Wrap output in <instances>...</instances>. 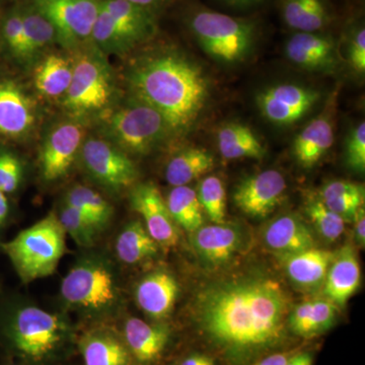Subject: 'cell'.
Wrapping results in <instances>:
<instances>
[{
    "mask_svg": "<svg viewBox=\"0 0 365 365\" xmlns=\"http://www.w3.org/2000/svg\"><path fill=\"white\" fill-rule=\"evenodd\" d=\"M79 153L86 172L106 188L120 191L135 184L138 177L135 165L109 140L86 139Z\"/></svg>",
    "mask_w": 365,
    "mask_h": 365,
    "instance_id": "10",
    "label": "cell"
},
{
    "mask_svg": "<svg viewBox=\"0 0 365 365\" xmlns=\"http://www.w3.org/2000/svg\"><path fill=\"white\" fill-rule=\"evenodd\" d=\"M103 0H30L50 21L56 39L67 47H76L91 40Z\"/></svg>",
    "mask_w": 365,
    "mask_h": 365,
    "instance_id": "9",
    "label": "cell"
},
{
    "mask_svg": "<svg viewBox=\"0 0 365 365\" xmlns=\"http://www.w3.org/2000/svg\"><path fill=\"white\" fill-rule=\"evenodd\" d=\"M9 210V200H7L6 193L0 191V227L6 222Z\"/></svg>",
    "mask_w": 365,
    "mask_h": 365,
    "instance_id": "50",
    "label": "cell"
},
{
    "mask_svg": "<svg viewBox=\"0 0 365 365\" xmlns=\"http://www.w3.org/2000/svg\"><path fill=\"white\" fill-rule=\"evenodd\" d=\"M306 210L307 215L313 222L319 234L325 237L327 241H336L344 232V220L330 208L327 207L323 200L314 199L309 201Z\"/></svg>",
    "mask_w": 365,
    "mask_h": 365,
    "instance_id": "38",
    "label": "cell"
},
{
    "mask_svg": "<svg viewBox=\"0 0 365 365\" xmlns=\"http://www.w3.org/2000/svg\"><path fill=\"white\" fill-rule=\"evenodd\" d=\"M348 57L352 68L359 73L365 71V30L359 26L353 29L348 45Z\"/></svg>",
    "mask_w": 365,
    "mask_h": 365,
    "instance_id": "43",
    "label": "cell"
},
{
    "mask_svg": "<svg viewBox=\"0 0 365 365\" xmlns=\"http://www.w3.org/2000/svg\"><path fill=\"white\" fill-rule=\"evenodd\" d=\"M100 51L79 53L73 61L71 86L64 106L76 114L102 111L114 96L111 71Z\"/></svg>",
    "mask_w": 365,
    "mask_h": 365,
    "instance_id": "8",
    "label": "cell"
},
{
    "mask_svg": "<svg viewBox=\"0 0 365 365\" xmlns=\"http://www.w3.org/2000/svg\"><path fill=\"white\" fill-rule=\"evenodd\" d=\"M131 4L148 9L150 13L157 16L158 11H162L165 6H169L173 0H128Z\"/></svg>",
    "mask_w": 365,
    "mask_h": 365,
    "instance_id": "46",
    "label": "cell"
},
{
    "mask_svg": "<svg viewBox=\"0 0 365 365\" xmlns=\"http://www.w3.org/2000/svg\"><path fill=\"white\" fill-rule=\"evenodd\" d=\"M66 232L50 212L11 241L0 245L24 282L52 275L66 252Z\"/></svg>",
    "mask_w": 365,
    "mask_h": 365,
    "instance_id": "3",
    "label": "cell"
},
{
    "mask_svg": "<svg viewBox=\"0 0 365 365\" xmlns=\"http://www.w3.org/2000/svg\"><path fill=\"white\" fill-rule=\"evenodd\" d=\"M25 38L26 61L35 58L56 39L50 21L31 4L21 6Z\"/></svg>",
    "mask_w": 365,
    "mask_h": 365,
    "instance_id": "32",
    "label": "cell"
},
{
    "mask_svg": "<svg viewBox=\"0 0 365 365\" xmlns=\"http://www.w3.org/2000/svg\"><path fill=\"white\" fill-rule=\"evenodd\" d=\"M71 328L60 314L26 306L14 313L7 336L14 349L33 362L52 359L66 344Z\"/></svg>",
    "mask_w": 365,
    "mask_h": 365,
    "instance_id": "5",
    "label": "cell"
},
{
    "mask_svg": "<svg viewBox=\"0 0 365 365\" xmlns=\"http://www.w3.org/2000/svg\"><path fill=\"white\" fill-rule=\"evenodd\" d=\"M204 212L213 223L225 222L227 215V193L220 178L209 176L201 182L197 193Z\"/></svg>",
    "mask_w": 365,
    "mask_h": 365,
    "instance_id": "37",
    "label": "cell"
},
{
    "mask_svg": "<svg viewBox=\"0 0 365 365\" xmlns=\"http://www.w3.org/2000/svg\"><path fill=\"white\" fill-rule=\"evenodd\" d=\"M314 357L311 353L302 352L292 355L285 365H313Z\"/></svg>",
    "mask_w": 365,
    "mask_h": 365,
    "instance_id": "48",
    "label": "cell"
},
{
    "mask_svg": "<svg viewBox=\"0 0 365 365\" xmlns=\"http://www.w3.org/2000/svg\"><path fill=\"white\" fill-rule=\"evenodd\" d=\"M361 272L357 255L351 246L343 247L334 256L324 282V294L336 306H345L360 287Z\"/></svg>",
    "mask_w": 365,
    "mask_h": 365,
    "instance_id": "19",
    "label": "cell"
},
{
    "mask_svg": "<svg viewBox=\"0 0 365 365\" xmlns=\"http://www.w3.org/2000/svg\"><path fill=\"white\" fill-rule=\"evenodd\" d=\"M73 73V61L64 55L52 53L36 67L34 83L41 95L47 98L66 96Z\"/></svg>",
    "mask_w": 365,
    "mask_h": 365,
    "instance_id": "28",
    "label": "cell"
},
{
    "mask_svg": "<svg viewBox=\"0 0 365 365\" xmlns=\"http://www.w3.org/2000/svg\"><path fill=\"white\" fill-rule=\"evenodd\" d=\"M333 253L327 250L312 248L300 253L280 257L288 277L302 287H316L325 282L332 264Z\"/></svg>",
    "mask_w": 365,
    "mask_h": 365,
    "instance_id": "23",
    "label": "cell"
},
{
    "mask_svg": "<svg viewBox=\"0 0 365 365\" xmlns=\"http://www.w3.org/2000/svg\"><path fill=\"white\" fill-rule=\"evenodd\" d=\"M264 241L269 249L280 257L300 253L314 248L311 230L299 216H279L269 223L264 232Z\"/></svg>",
    "mask_w": 365,
    "mask_h": 365,
    "instance_id": "21",
    "label": "cell"
},
{
    "mask_svg": "<svg viewBox=\"0 0 365 365\" xmlns=\"http://www.w3.org/2000/svg\"><path fill=\"white\" fill-rule=\"evenodd\" d=\"M106 136L125 153L146 155L170 133L162 115L134 98L104 120Z\"/></svg>",
    "mask_w": 365,
    "mask_h": 365,
    "instance_id": "6",
    "label": "cell"
},
{
    "mask_svg": "<svg viewBox=\"0 0 365 365\" xmlns=\"http://www.w3.org/2000/svg\"><path fill=\"white\" fill-rule=\"evenodd\" d=\"M2 39L9 53L18 60L26 61L25 38L21 6L6 14L1 26Z\"/></svg>",
    "mask_w": 365,
    "mask_h": 365,
    "instance_id": "39",
    "label": "cell"
},
{
    "mask_svg": "<svg viewBox=\"0 0 365 365\" xmlns=\"http://www.w3.org/2000/svg\"><path fill=\"white\" fill-rule=\"evenodd\" d=\"M103 6L111 14L118 30L131 49L150 40L157 32L155 14L131 4L128 0H103Z\"/></svg>",
    "mask_w": 365,
    "mask_h": 365,
    "instance_id": "20",
    "label": "cell"
},
{
    "mask_svg": "<svg viewBox=\"0 0 365 365\" xmlns=\"http://www.w3.org/2000/svg\"><path fill=\"white\" fill-rule=\"evenodd\" d=\"M228 6L235 7H249L260 4L262 0H222Z\"/></svg>",
    "mask_w": 365,
    "mask_h": 365,
    "instance_id": "51",
    "label": "cell"
},
{
    "mask_svg": "<svg viewBox=\"0 0 365 365\" xmlns=\"http://www.w3.org/2000/svg\"><path fill=\"white\" fill-rule=\"evenodd\" d=\"M134 98L160 113L170 133L189 130L209 97L202 69L175 52H162L139 60L129 72Z\"/></svg>",
    "mask_w": 365,
    "mask_h": 365,
    "instance_id": "2",
    "label": "cell"
},
{
    "mask_svg": "<svg viewBox=\"0 0 365 365\" xmlns=\"http://www.w3.org/2000/svg\"><path fill=\"white\" fill-rule=\"evenodd\" d=\"M165 202L178 227L193 232L204 225L203 210L198 196L190 187H174Z\"/></svg>",
    "mask_w": 365,
    "mask_h": 365,
    "instance_id": "33",
    "label": "cell"
},
{
    "mask_svg": "<svg viewBox=\"0 0 365 365\" xmlns=\"http://www.w3.org/2000/svg\"><path fill=\"white\" fill-rule=\"evenodd\" d=\"M115 249L120 261L133 265L155 257L160 246L143 222H131L118 235Z\"/></svg>",
    "mask_w": 365,
    "mask_h": 365,
    "instance_id": "30",
    "label": "cell"
},
{
    "mask_svg": "<svg viewBox=\"0 0 365 365\" xmlns=\"http://www.w3.org/2000/svg\"><path fill=\"white\" fill-rule=\"evenodd\" d=\"M215 165L212 155L200 148H188L175 155L165 169V180L172 186H187L207 174Z\"/></svg>",
    "mask_w": 365,
    "mask_h": 365,
    "instance_id": "31",
    "label": "cell"
},
{
    "mask_svg": "<svg viewBox=\"0 0 365 365\" xmlns=\"http://www.w3.org/2000/svg\"><path fill=\"white\" fill-rule=\"evenodd\" d=\"M188 26L204 51L223 63L244 59L256 38L254 21L209 9L194 11L189 16Z\"/></svg>",
    "mask_w": 365,
    "mask_h": 365,
    "instance_id": "4",
    "label": "cell"
},
{
    "mask_svg": "<svg viewBox=\"0 0 365 365\" xmlns=\"http://www.w3.org/2000/svg\"><path fill=\"white\" fill-rule=\"evenodd\" d=\"M287 182L277 170H269L247 178L235 192V203L253 217H266L284 198Z\"/></svg>",
    "mask_w": 365,
    "mask_h": 365,
    "instance_id": "13",
    "label": "cell"
},
{
    "mask_svg": "<svg viewBox=\"0 0 365 365\" xmlns=\"http://www.w3.org/2000/svg\"><path fill=\"white\" fill-rule=\"evenodd\" d=\"M178 294L179 285L176 278L165 270L146 275L135 290L137 304L148 316L157 319L169 316Z\"/></svg>",
    "mask_w": 365,
    "mask_h": 365,
    "instance_id": "18",
    "label": "cell"
},
{
    "mask_svg": "<svg viewBox=\"0 0 365 365\" xmlns=\"http://www.w3.org/2000/svg\"><path fill=\"white\" fill-rule=\"evenodd\" d=\"M292 355L290 352L273 353L251 365H285Z\"/></svg>",
    "mask_w": 365,
    "mask_h": 365,
    "instance_id": "47",
    "label": "cell"
},
{
    "mask_svg": "<svg viewBox=\"0 0 365 365\" xmlns=\"http://www.w3.org/2000/svg\"><path fill=\"white\" fill-rule=\"evenodd\" d=\"M355 240L360 247L364 248L365 245V212L364 207H360L354 216Z\"/></svg>",
    "mask_w": 365,
    "mask_h": 365,
    "instance_id": "45",
    "label": "cell"
},
{
    "mask_svg": "<svg viewBox=\"0 0 365 365\" xmlns=\"http://www.w3.org/2000/svg\"><path fill=\"white\" fill-rule=\"evenodd\" d=\"M218 148L227 160L237 158H261L265 155V148L256 134L244 124L230 123L218 131Z\"/></svg>",
    "mask_w": 365,
    "mask_h": 365,
    "instance_id": "29",
    "label": "cell"
},
{
    "mask_svg": "<svg viewBox=\"0 0 365 365\" xmlns=\"http://www.w3.org/2000/svg\"><path fill=\"white\" fill-rule=\"evenodd\" d=\"M66 202L81 211L95 225L98 232L104 230L111 222V204L95 190L86 186L73 187L67 194Z\"/></svg>",
    "mask_w": 365,
    "mask_h": 365,
    "instance_id": "34",
    "label": "cell"
},
{
    "mask_svg": "<svg viewBox=\"0 0 365 365\" xmlns=\"http://www.w3.org/2000/svg\"><path fill=\"white\" fill-rule=\"evenodd\" d=\"M91 40L100 52L105 54H124L131 50L123 35L118 30L111 14L103 6V1L91 31Z\"/></svg>",
    "mask_w": 365,
    "mask_h": 365,
    "instance_id": "35",
    "label": "cell"
},
{
    "mask_svg": "<svg viewBox=\"0 0 365 365\" xmlns=\"http://www.w3.org/2000/svg\"><path fill=\"white\" fill-rule=\"evenodd\" d=\"M83 136V127L73 122H64L52 129L41 151V173L46 181H56L71 170Z\"/></svg>",
    "mask_w": 365,
    "mask_h": 365,
    "instance_id": "14",
    "label": "cell"
},
{
    "mask_svg": "<svg viewBox=\"0 0 365 365\" xmlns=\"http://www.w3.org/2000/svg\"><path fill=\"white\" fill-rule=\"evenodd\" d=\"M327 207L337 213L344 220H354L357 210L364 204V191L349 195L335 197L323 200Z\"/></svg>",
    "mask_w": 365,
    "mask_h": 365,
    "instance_id": "42",
    "label": "cell"
},
{
    "mask_svg": "<svg viewBox=\"0 0 365 365\" xmlns=\"http://www.w3.org/2000/svg\"><path fill=\"white\" fill-rule=\"evenodd\" d=\"M337 318V306L331 300L302 302L290 312L288 328L295 335L312 338L332 328Z\"/></svg>",
    "mask_w": 365,
    "mask_h": 365,
    "instance_id": "25",
    "label": "cell"
},
{
    "mask_svg": "<svg viewBox=\"0 0 365 365\" xmlns=\"http://www.w3.org/2000/svg\"><path fill=\"white\" fill-rule=\"evenodd\" d=\"M280 6L283 21L297 32L318 33L330 25L326 0H281Z\"/></svg>",
    "mask_w": 365,
    "mask_h": 365,
    "instance_id": "26",
    "label": "cell"
},
{
    "mask_svg": "<svg viewBox=\"0 0 365 365\" xmlns=\"http://www.w3.org/2000/svg\"><path fill=\"white\" fill-rule=\"evenodd\" d=\"M181 365H215L211 357L202 354L191 355L184 360Z\"/></svg>",
    "mask_w": 365,
    "mask_h": 365,
    "instance_id": "49",
    "label": "cell"
},
{
    "mask_svg": "<svg viewBox=\"0 0 365 365\" xmlns=\"http://www.w3.org/2000/svg\"><path fill=\"white\" fill-rule=\"evenodd\" d=\"M329 113L314 119L295 138L294 155L302 167H314L332 148L334 128Z\"/></svg>",
    "mask_w": 365,
    "mask_h": 365,
    "instance_id": "24",
    "label": "cell"
},
{
    "mask_svg": "<svg viewBox=\"0 0 365 365\" xmlns=\"http://www.w3.org/2000/svg\"><path fill=\"white\" fill-rule=\"evenodd\" d=\"M292 297L266 276L211 283L197 295V325L230 365H247L283 345Z\"/></svg>",
    "mask_w": 365,
    "mask_h": 365,
    "instance_id": "1",
    "label": "cell"
},
{
    "mask_svg": "<svg viewBox=\"0 0 365 365\" xmlns=\"http://www.w3.org/2000/svg\"><path fill=\"white\" fill-rule=\"evenodd\" d=\"M132 208L141 215L148 234L162 248L170 249L179 242L177 223L170 215L167 202L153 182L137 185L130 195Z\"/></svg>",
    "mask_w": 365,
    "mask_h": 365,
    "instance_id": "11",
    "label": "cell"
},
{
    "mask_svg": "<svg viewBox=\"0 0 365 365\" xmlns=\"http://www.w3.org/2000/svg\"><path fill=\"white\" fill-rule=\"evenodd\" d=\"M191 234L192 247L196 253L213 266L228 263L244 246L241 228L225 222L202 225Z\"/></svg>",
    "mask_w": 365,
    "mask_h": 365,
    "instance_id": "15",
    "label": "cell"
},
{
    "mask_svg": "<svg viewBox=\"0 0 365 365\" xmlns=\"http://www.w3.org/2000/svg\"><path fill=\"white\" fill-rule=\"evenodd\" d=\"M86 365H129L130 353L126 345L114 334L93 331L86 334L81 343Z\"/></svg>",
    "mask_w": 365,
    "mask_h": 365,
    "instance_id": "27",
    "label": "cell"
},
{
    "mask_svg": "<svg viewBox=\"0 0 365 365\" xmlns=\"http://www.w3.org/2000/svg\"><path fill=\"white\" fill-rule=\"evenodd\" d=\"M285 52L290 61L309 71H328L335 66V42L319 32L295 33L287 41Z\"/></svg>",
    "mask_w": 365,
    "mask_h": 365,
    "instance_id": "17",
    "label": "cell"
},
{
    "mask_svg": "<svg viewBox=\"0 0 365 365\" xmlns=\"http://www.w3.org/2000/svg\"><path fill=\"white\" fill-rule=\"evenodd\" d=\"M346 160L353 170H365V123L362 122L349 134L346 145Z\"/></svg>",
    "mask_w": 365,
    "mask_h": 365,
    "instance_id": "41",
    "label": "cell"
},
{
    "mask_svg": "<svg viewBox=\"0 0 365 365\" xmlns=\"http://www.w3.org/2000/svg\"><path fill=\"white\" fill-rule=\"evenodd\" d=\"M61 295L67 304L76 309L91 313L107 311L117 302L114 273L101 259H85L66 274Z\"/></svg>",
    "mask_w": 365,
    "mask_h": 365,
    "instance_id": "7",
    "label": "cell"
},
{
    "mask_svg": "<svg viewBox=\"0 0 365 365\" xmlns=\"http://www.w3.org/2000/svg\"><path fill=\"white\" fill-rule=\"evenodd\" d=\"M35 122L32 101L14 81H0V134L11 138L25 136Z\"/></svg>",
    "mask_w": 365,
    "mask_h": 365,
    "instance_id": "16",
    "label": "cell"
},
{
    "mask_svg": "<svg viewBox=\"0 0 365 365\" xmlns=\"http://www.w3.org/2000/svg\"><path fill=\"white\" fill-rule=\"evenodd\" d=\"M23 165L11 153H0V191L11 193L20 186Z\"/></svg>",
    "mask_w": 365,
    "mask_h": 365,
    "instance_id": "40",
    "label": "cell"
},
{
    "mask_svg": "<svg viewBox=\"0 0 365 365\" xmlns=\"http://www.w3.org/2000/svg\"><path fill=\"white\" fill-rule=\"evenodd\" d=\"M318 91L297 85H278L262 91L257 97L259 110L268 121L289 125L309 111L319 100Z\"/></svg>",
    "mask_w": 365,
    "mask_h": 365,
    "instance_id": "12",
    "label": "cell"
},
{
    "mask_svg": "<svg viewBox=\"0 0 365 365\" xmlns=\"http://www.w3.org/2000/svg\"><path fill=\"white\" fill-rule=\"evenodd\" d=\"M170 335L167 327L150 325L140 319L130 318L125 323L127 348L143 364H150L160 356L169 343Z\"/></svg>",
    "mask_w": 365,
    "mask_h": 365,
    "instance_id": "22",
    "label": "cell"
},
{
    "mask_svg": "<svg viewBox=\"0 0 365 365\" xmlns=\"http://www.w3.org/2000/svg\"><path fill=\"white\" fill-rule=\"evenodd\" d=\"M66 234L83 248H91L96 244L98 230L81 211L71 204L64 203L57 215Z\"/></svg>",
    "mask_w": 365,
    "mask_h": 365,
    "instance_id": "36",
    "label": "cell"
},
{
    "mask_svg": "<svg viewBox=\"0 0 365 365\" xmlns=\"http://www.w3.org/2000/svg\"><path fill=\"white\" fill-rule=\"evenodd\" d=\"M364 191V187L356 182L347 181H335L329 182L322 191V200L335 198V197L349 195Z\"/></svg>",
    "mask_w": 365,
    "mask_h": 365,
    "instance_id": "44",
    "label": "cell"
}]
</instances>
